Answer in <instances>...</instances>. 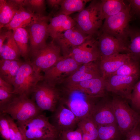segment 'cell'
I'll return each mask as SVG.
<instances>
[{
	"label": "cell",
	"instance_id": "cell-1",
	"mask_svg": "<svg viewBox=\"0 0 140 140\" xmlns=\"http://www.w3.org/2000/svg\"><path fill=\"white\" fill-rule=\"evenodd\" d=\"M16 123L26 140L58 138L59 136L48 118L42 113L27 121Z\"/></svg>",
	"mask_w": 140,
	"mask_h": 140
},
{
	"label": "cell",
	"instance_id": "cell-2",
	"mask_svg": "<svg viewBox=\"0 0 140 140\" xmlns=\"http://www.w3.org/2000/svg\"><path fill=\"white\" fill-rule=\"evenodd\" d=\"M64 95L59 101L70 110L79 122L90 116L96 102L100 98L91 96L78 90H65Z\"/></svg>",
	"mask_w": 140,
	"mask_h": 140
},
{
	"label": "cell",
	"instance_id": "cell-3",
	"mask_svg": "<svg viewBox=\"0 0 140 140\" xmlns=\"http://www.w3.org/2000/svg\"><path fill=\"white\" fill-rule=\"evenodd\" d=\"M0 108V113L9 115L17 122L28 121L41 114L42 111L29 97L16 95Z\"/></svg>",
	"mask_w": 140,
	"mask_h": 140
},
{
	"label": "cell",
	"instance_id": "cell-4",
	"mask_svg": "<svg viewBox=\"0 0 140 140\" xmlns=\"http://www.w3.org/2000/svg\"><path fill=\"white\" fill-rule=\"evenodd\" d=\"M116 122L122 135L125 137L140 124V115L130 106L128 100L112 95Z\"/></svg>",
	"mask_w": 140,
	"mask_h": 140
},
{
	"label": "cell",
	"instance_id": "cell-5",
	"mask_svg": "<svg viewBox=\"0 0 140 140\" xmlns=\"http://www.w3.org/2000/svg\"><path fill=\"white\" fill-rule=\"evenodd\" d=\"M100 0H92L81 12L73 18L76 26L83 32L88 36L97 35L103 25L100 15Z\"/></svg>",
	"mask_w": 140,
	"mask_h": 140
},
{
	"label": "cell",
	"instance_id": "cell-6",
	"mask_svg": "<svg viewBox=\"0 0 140 140\" xmlns=\"http://www.w3.org/2000/svg\"><path fill=\"white\" fill-rule=\"evenodd\" d=\"M132 16L129 4L119 13L105 19L101 32L116 38L128 46L130 27L129 23L131 20Z\"/></svg>",
	"mask_w": 140,
	"mask_h": 140
},
{
	"label": "cell",
	"instance_id": "cell-7",
	"mask_svg": "<svg viewBox=\"0 0 140 140\" xmlns=\"http://www.w3.org/2000/svg\"><path fill=\"white\" fill-rule=\"evenodd\" d=\"M43 78V75L34 70L30 61L23 62L12 84L14 94L29 97Z\"/></svg>",
	"mask_w": 140,
	"mask_h": 140
},
{
	"label": "cell",
	"instance_id": "cell-8",
	"mask_svg": "<svg viewBox=\"0 0 140 140\" xmlns=\"http://www.w3.org/2000/svg\"><path fill=\"white\" fill-rule=\"evenodd\" d=\"M40 82L32 93L34 102L41 111L47 110L53 112L59 102L60 92L55 86L44 81Z\"/></svg>",
	"mask_w": 140,
	"mask_h": 140
},
{
	"label": "cell",
	"instance_id": "cell-9",
	"mask_svg": "<svg viewBox=\"0 0 140 140\" xmlns=\"http://www.w3.org/2000/svg\"><path fill=\"white\" fill-rule=\"evenodd\" d=\"M60 47L52 40L32 56L30 61L39 74L45 72L54 65L62 58Z\"/></svg>",
	"mask_w": 140,
	"mask_h": 140
},
{
	"label": "cell",
	"instance_id": "cell-10",
	"mask_svg": "<svg viewBox=\"0 0 140 140\" xmlns=\"http://www.w3.org/2000/svg\"><path fill=\"white\" fill-rule=\"evenodd\" d=\"M51 16H45L32 22L27 27L31 56L47 45L46 41L49 36L48 22Z\"/></svg>",
	"mask_w": 140,
	"mask_h": 140
},
{
	"label": "cell",
	"instance_id": "cell-11",
	"mask_svg": "<svg viewBox=\"0 0 140 140\" xmlns=\"http://www.w3.org/2000/svg\"><path fill=\"white\" fill-rule=\"evenodd\" d=\"M140 76L113 75L104 79L107 93L127 100Z\"/></svg>",
	"mask_w": 140,
	"mask_h": 140
},
{
	"label": "cell",
	"instance_id": "cell-12",
	"mask_svg": "<svg viewBox=\"0 0 140 140\" xmlns=\"http://www.w3.org/2000/svg\"><path fill=\"white\" fill-rule=\"evenodd\" d=\"M80 65L72 58L62 56L54 65L44 72L43 80L55 86L56 84L62 82Z\"/></svg>",
	"mask_w": 140,
	"mask_h": 140
},
{
	"label": "cell",
	"instance_id": "cell-13",
	"mask_svg": "<svg viewBox=\"0 0 140 140\" xmlns=\"http://www.w3.org/2000/svg\"><path fill=\"white\" fill-rule=\"evenodd\" d=\"M97 37L89 36L82 44L74 48L67 56L72 58L80 65L99 60L100 56L97 46Z\"/></svg>",
	"mask_w": 140,
	"mask_h": 140
},
{
	"label": "cell",
	"instance_id": "cell-14",
	"mask_svg": "<svg viewBox=\"0 0 140 140\" xmlns=\"http://www.w3.org/2000/svg\"><path fill=\"white\" fill-rule=\"evenodd\" d=\"M108 94L100 98L95 104L90 117L97 126L117 124L112 104Z\"/></svg>",
	"mask_w": 140,
	"mask_h": 140
},
{
	"label": "cell",
	"instance_id": "cell-15",
	"mask_svg": "<svg viewBox=\"0 0 140 140\" xmlns=\"http://www.w3.org/2000/svg\"><path fill=\"white\" fill-rule=\"evenodd\" d=\"M89 36L76 26L67 30L53 40L60 47L63 56H68L75 48L83 43Z\"/></svg>",
	"mask_w": 140,
	"mask_h": 140
},
{
	"label": "cell",
	"instance_id": "cell-16",
	"mask_svg": "<svg viewBox=\"0 0 140 140\" xmlns=\"http://www.w3.org/2000/svg\"><path fill=\"white\" fill-rule=\"evenodd\" d=\"M51 124L59 135L62 132L73 130L79 121L73 113L60 101L52 116Z\"/></svg>",
	"mask_w": 140,
	"mask_h": 140
},
{
	"label": "cell",
	"instance_id": "cell-17",
	"mask_svg": "<svg viewBox=\"0 0 140 140\" xmlns=\"http://www.w3.org/2000/svg\"><path fill=\"white\" fill-rule=\"evenodd\" d=\"M65 89L79 91L97 98L105 97L109 94L106 89L104 79L102 76L67 84Z\"/></svg>",
	"mask_w": 140,
	"mask_h": 140
},
{
	"label": "cell",
	"instance_id": "cell-18",
	"mask_svg": "<svg viewBox=\"0 0 140 140\" xmlns=\"http://www.w3.org/2000/svg\"><path fill=\"white\" fill-rule=\"evenodd\" d=\"M97 45L100 58L124 52L127 53L128 45L110 35L100 32L97 37Z\"/></svg>",
	"mask_w": 140,
	"mask_h": 140
},
{
	"label": "cell",
	"instance_id": "cell-19",
	"mask_svg": "<svg viewBox=\"0 0 140 140\" xmlns=\"http://www.w3.org/2000/svg\"><path fill=\"white\" fill-rule=\"evenodd\" d=\"M99 60L80 65L63 81L71 84L102 76Z\"/></svg>",
	"mask_w": 140,
	"mask_h": 140
},
{
	"label": "cell",
	"instance_id": "cell-20",
	"mask_svg": "<svg viewBox=\"0 0 140 140\" xmlns=\"http://www.w3.org/2000/svg\"><path fill=\"white\" fill-rule=\"evenodd\" d=\"M131 57L127 53H116L99 60L100 69L102 77L106 78L115 73Z\"/></svg>",
	"mask_w": 140,
	"mask_h": 140
},
{
	"label": "cell",
	"instance_id": "cell-21",
	"mask_svg": "<svg viewBox=\"0 0 140 140\" xmlns=\"http://www.w3.org/2000/svg\"><path fill=\"white\" fill-rule=\"evenodd\" d=\"M48 26L49 36L54 40L58 36L68 30L76 26V23L69 16L55 14L51 16Z\"/></svg>",
	"mask_w": 140,
	"mask_h": 140
},
{
	"label": "cell",
	"instance_id": "cell-22",
	"mask_svg": "<svg viewBox=\"0 0 140 140\" xmlns=\"http://www.w3.org/2000/svg\"><path fill=\"white\" fill-rule=\"evenodd\" d=\"M44 16L36 14L22 7L16 13L11 20L3 28L8 30L25 28L34 20Z\"/></svg>",
	"mask_w": 140,
	"mask_h": 140
},
{
	"label": "cell",
	"instance_id": "cell-23",
	"mask_svg": "<svg viewBox=\"0 0 140 140\" xmlns=\"http://www.w3.org/2000/svg\"><path fill=\"white\" fill-rule=\"evenodd\" d=\"M22 6L20 0H0V27L3 28L12 20Z\"/></svg>",
	"mask_w": 140,
	"mask_h": 140
},
{
	"label": "cell",
	"instance_id": "cell-24",
	"mask_svg": "<svg viewBox=\"0 0 140 140\" xmlns=\"http://www.w3.org/2000/svg\"><path fill=\"white\" fill-rule=\"evenodd\" d=\"M23 62L19 60L1 59L0 78L12 85L18 71Z\"/></svg>",
	"mask_w": 140,
	"mask_h": 140
},
{
	"label": "cell",
	"instance_id": "cell-25",
	"mask_svg": "<svg viewBox=\"0 0 140 140\" xmlns=\"http://www.w3.org/2000/svg\"><path fill=\"white\" fill-rule=\"evenodd\" d=\"M128 5L122 0H100V15L103 20L116 15L124 9Z\"/></svg>",
	"mask_w": 140,
	"mask_h": 140
},
{
	"label": "cell",
	"instance_id": "cell-26",
	"mask_svg": "<svg viewBox=\"0 0 140 140\" xmlns=\"http://www.w3.org/2000/svg\"><path fill=\"white\" fill-rule=\"evenodd\" d=\"M0 50L1 59L10 60H19L21 56L19 49L14 39L13 32L10 30L6 39Z\"/></svg>",
	"mask_w": 140,
	"mask_h": 140
},
{
	"label": "cell",
	"instance_id": "cell-27",
	"mask_svg": "<svg viewBox=\"0 0 140 140\" xmlns=\"http://www.w3.org/2000/svg\"><path fill=\"white\" fill-rule=\"evenodd\" d=\"M128 37L130 40L127 53L140 63V29L130 27Z\"/></svg>",
	"mask_w": 140,
	"mask_h": 140
},
{
	"label": "cell",
	"instance_id": "cell-28",
	"mask_svg": "<svg viewBox=\"0 0 140 140\" xmlns=\"http://www.w3.org/2000/svg\"><path fill=\"white\" fill-rule=\"evenodd\" d=\"M13 36L20 51L21 56L28 61L30 49L28 46L29 40L28 32L25 28H20L13 30Z\"/></svg>",
	"mask_w": 140,
	"mask_h": 140
},
{
	"label": "cell",
	"instance_id": "cell-29",
	"mask_svg": "<svg viewBox=\"0 0 140 140\" xmlns=\"http://www.w3.org/2000/svg\"><path fill=\"white\" fill-rule=\"evenodd\" d=\"M77 127L81 131L82 140H99L98 126L90 116L80 121Z\"/></svg>",
	"mask_w": 140,
	"mask_h": 140
},
{
	"label": "cell",
	"instance_id": "cell-30",
	"mask_svg": "<svg viewBox=\"0 0 140 140\" xmlns=\"http://www.w3.org/2000/svg\"><path fill=\"white\" fill-rule=\"evenodd\" d=\"M90 1H91L63 0L59 10L55 14H63L69 16L75 12H79L85 9L87 3Z\"/></svg>",
	"mask_w": 140,
	"mask_h": 140
},
{
	"label": "cell",
	"instance_id": "cell-31",
	"mask_svg": "<svg viewBox=\"0 0 140 140\" xmlns=\"http://www.w3.org/2000/svg\"><path fill=\"white\" fill-rule=\"evenodd\" d=\"M99 140H120L122 136L117 124L98 126Z\"/></svg>",
	"mask_w": 140,
	"mask_h": 140
},
{
	"label": "cell",
	"instance_id": "cell-32",
	"mask_svg": "<svg viewBox=\"0 0 140 140\" xmlns=\"http://www.w3.org/2000/svg\"><path fill=\"white\" fill-rule=\"evenodd\" d=\"M113 75L140 76V63L131 58Z\"/></svg>",
	"mask_w": 140,
	"mask_h": 140
},
{
	"label": "cell",
	"instance_id": "cell-33",
	"mask_svg": "<svg viewBox=\"0 0 140 140\" xmlns=\"http://www.w3.org/2000/svg\"><path fill=\"white\" fill-rule=\"evenodd\" d=\"M24 7L36 14L45 16L44 13L46 7L45 0H25Z\"/></svg>",
	"mask_w": 140,
	"mask_h": 140
},
{
	"label": "cell",
	"instance_id": "cell-34",
	"mask_svg": "<svg viewBox=\"0 0 140 140\" xmlns=\"http://www.w3.org/2000/svg\"><path fill=\"white\" fill-rule=\"evenodd\" d=\"M7 116L10 126V140H26L14 120L8 114Z\"/></svg>",
	"mask_w": 140,
	"mask_h": 140
},
{
	"label": "cell",
	"instance_id": "cell-35",
	"mask_svg": "<svg viewBox=\"0 0 140 140\" xmlns=\"http://www.w3.org/2000/svg\"><path fill=\"white\" fill-rule=\"evenodd\" d=\"M10 126L7 114L0 113V133L4 140H10Z\"/></svg>",
	"mask_w": 140,
	"mask_h": 140
},
{
	"label": "cell",
	"instance_id": "cell-36",
	"mask_svg": "<svg viewBox=\"0 0 140 140\" xmlns=\"http://www.w3.org/2000/svg\"><path fill=\"white\" fill-rule=\"evenodd\" d=\"M59 137L63 140H82L81 131L78 127L75 130H69L62 132Z\"/></svg>",
	"mask_w": 140,
	"mask_h": 140
},
{
	"label": "cell",
	"instance_id": "cell-37",
	"mask_svg": "<svg viewBox=\"0 0 140 140\" xmlns=\"http://www.w3.org/2000/svg\"><path fill=\"white\" fill-rule=\"evenodd\" d=\"M15 95L13 90L0 87V108L10 101Z\"/></svg>",
	"mask_w": 140,
	"mask_h": 140
},
{
	"label": "cell",
	"instance_id": "cell-38",
	"mask_svg": "<svg viewBox=\"0 0 140 140\" xmlns=\"http://www.w3.org/2000/svg\"><path fill=\"white\" fill-rule=\"evenodd\" d=\"M63 0H47L46 1L47 5L51 10L50 15L52 16L54 15L59 10Z\"/></svg>",
	"mask_w": 140,
	"mask_h": 140
},
{
	"label": "cell",
	"instance_id": "cell-39",
	"mask_svg": "<svg viewBox=\"0 0 140 140\" xmlns=\"http://www.w3.org/2000/svg\"><path fill=\"white\" fill-rule=\"evenodd\" d=\"M128 1L130 7V12L132 15H135L140 17V0Z\"/></svg>",
	"mask_w": 140,
	"mask_h": 140
},
{
	"label": "cell",
	"instance_id": "cell-40",
	"mask_svg": "<svg viewBox=\"0 0 140 140\" xmlns=\"http://www.w3.org/2000/svg\"><path fill=\"white\" fill-rule=\"evenodd\" d=\"M126 140H140V124L128 134Z\"/></svg>",
	"mask_w": 140,
	"mask_h": 140
},
{
	"label": "cell",
	"instance_id": "cell-41",
	"mask_svg": "<svg viewBox=\"0 0 140 140\" xmlns=\"http://www.w3.org/2000/svg\"><path fill=\"white\" fill-rule=\"evenodd\" d=\"M10 30H0V50H1L4 44V42L6 39Z\"/></svg>",
	"mask_w": 140,
	"mask_h": 140
},
{
	"label": "cell",
	"instance_id": "cell-42",
	"mask_svg": "<svg viewBox=\"0 0 140 140\" xmlns=\"http://www.w3.org/2000/svg\"><path fill=\"white\" fill-rule=\"evenodd\" d=\"M58 138H48L45 139H38L33 140H58Z\"/></svg>",
	"mask_w": 140,
	"mask_h": 140
},
{
	"label": "cell",
	"instance_id": "cell-43",
	"mask_svg": "<svg viewBox=\"0 0 140 140\" xmlns=\"http://www.w3.org/2000/svg\"><path fill=\"white\" fill-rule=\"evenodd\" d=\"M58 140H62L61 138L60 137H59L58 139Z\"/></svg>",
	"mask_w": 140,
	"mask_h": 140
},
{
	"label": "cell",
	"instance_id": "cell-44",
	"mask_svg": "<svg viewBox=\"0 0 140 140\" xmlns=\"http://www.w3.org/2000/svg\"><path fill=\"white\" fill-rule=\"evenodd\" d=\"M120 140H122V139H120ZM125 140H126L125 139Z\"/></svg>",
	"mask_w": 140,
	"mask_h": 140
}]
</instances>
